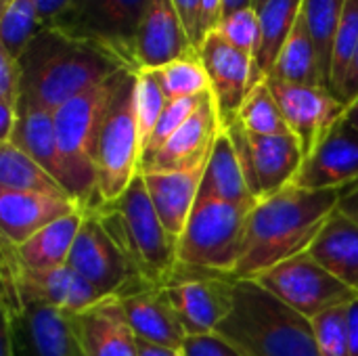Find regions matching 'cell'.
Instances as JSON below:
<instances>
[{
	"label": "cell",
	"mask_w": 358,
	"mask_h": 356,
	"mask_svg": "<svg viewBox=\"0 0 358 356\" xmlns=\"http://www.w3.org/2000/svg\"><path fill=\"white\" fill-rule=\"evenodd\" d=\"M256 204L197 199L176 243L178 264L235 277L243 252L248 218Z\"/></svg>",
	"instance_id": "6"
},
{
	"label": "cell",
	"mask_w": 358,
	"mask_h": 356,
	"mask_svg": "<svg viewBox=\"0 0 358 356\" xmlns=\"http://www.w3.org/2000/svg\"><path fill=\"white\" fill-rule=\"evenodd\" d=\"M358 48V0H344L342 19L338 25L334 57H331V92L338 97L344 84V78L350 69Z\"/></svg>",
	"instance_id": "35"
},
{
	"label": "cell",
	"mask_w": 358,
	"mask_h": 356,
	"mask_svg": "<svg viewBox=\"0 0 358 356\" xmlns=\"http://www.w3.org/2000/svg\"><path fill=\"white\" fill-rule=\"evenodd\" d=\"M342 120L348 122V124H352L355 128H358V94L346 105V109L342 113Z\"/></svg>",
	"instance_id": "49"
},
{
	"label": "cell",
	"mask_w": 358,
	"mask_h": 356,
	"mask_svg": "<svg viewBox=\"0 0 358 356\" xmlns=\"http://www.w3.org/2000/svg\"><path fill=\"white\" fill-rule=\"evenodd\" d=\"M8 143H15L31 159H36L46 172H50L63 185V159L57 141L55 113L21 99L19 101V122L15 134Z\"/></svg>",
	"instance_id": "27"
},
{
	"label": "cell",
	"mask_w": 358,
	"mask_h": 356,
	"mask_svg": "<svg viewBox=\"0 0 358 356\" xmlns=\"http://www.w3.org/2000/svg\"><path fill=\"white\" fill-rule=\"evenodd\" d=\"M21 101V67L15 57H10L0 46V103L19 107Z\"/></svg>",
	"instance_id": "40"
},
{
	"label": "cell",
	"mask_w": 358,
	"mask_h": 356,
	"mask_svg": "<svg viewBox=\"0 0 358 356\" xmlns=\"http://www.w3.org/2000/svg\"><path fill=\"white\" fill-rule=\"evenodd\" d=\"M357 94H358V48H357L355 59H352V63H350V69H348V73H346V78H344V84H342V88H340L338 99H340L344 105H348Z\"/></svg>",
	"instance_id": "45"
},
{
	"label": "cell",
	"mask_w": 358,
	"mask_h": 356,
	"mask_svg": "<svg viewBox=\"0 0 358 356\" xmlns=\"http://www.w3.org/2000/svg\"><path fill=\"white\" fill-rule=\"evenodd\" d=\"M224 17V0H203L201 4V36L214 31Z\"/></svg>",
	"instance_id": "43"
},
{
	"label": "cell",
	"mask_w": 358,
	"mask_h": 356,
	"mask_svg": "<svg viewBox=\"0 0 358 356\" xmlns=\"http://www.w3.org/2000/svg\"><path fill=\"white\" fill-rule=\"evenodd\" d=\"M350 356H358V300L350 306Z\"/></svg>",
	"instance_id": "48"
},
{
	"label": "cell",
	"mask_w": 358,
	"mask_h": 356,
	"mask_svg": "<svg viewBox=\"0 0 358 356\" xmlns=\"http://www.w3.org/2000/svg\"><path fill=\"white\" fill-rule=\"evenodd\" d=\"M210 97V92H206V94H199V97H189V99H178V101H168V105H166V109H164V113H162V118H159V122H157V126H155V130H153V134H151V138L147 141V145H145V149H143V159H141V166L147 162V159H151L157 151H159V147L199 109V105L206 101Z\"/></svg>",
	"instance_id": "39"
},
{
	"label": "cell",
	"mask_w": 358,
	"mask_h": 356,
	"mask_svg": "<svg viewBox=\"0 0 358 356\" xmlns=\"http://www.w3.org/2000/svg\"><path fill=\"white\" fill-rule=\"evenodd\" d=\"M216 31L235 48L256 59L260 40H262V27H260V17H258L256 6H245V8L224 15Z\"/></svg>",
	"instance_id": "38"
},
{
	"label": "cell",
	"mask_w": 358,
	"mask_h": 356,
	"mask_svg": "<svg viewBox=\"0 0 358 356\" xmlns=\"http://www.w3.org/2000/svg\"><path fill=\"white\" fill-rule=\"evenodd\" d=\"M2 264L13 273L17 294L21 304H46L59 308L67 315H80L94 304L107 300L96 287H92L82 275H78L69 264L46 271V273H29L15 264L8 250L2 245Z\"/></svg>",
	"instance_id": "15"
},
{
	"label": "cell",
	"mask_w": 358,
	"mask_h": 356,
	"mask_svg": "<svg viewBox=\"0 0 358 356\" xmlns=\"http://www.w3.org/2000/svg\"><path fill=\"white\" fill-rule=\"evenodd\" d=\"M76 212H82V206L71 197L0 191L2 241L21 245L42 229Z\"/></svg>",
	"instance_id": "20"
},
{
	"label": "cell",
	"mask_w": 358,
	"mask_h": 356,
	"mask_svg": "<svg viewBox=\"0 0 358 356\" xmlns=\"http://www.w3.org/2000/svg\"><path fill=\"white\" fill-rule=\"evenodd\" d=\"M166 105H168V99L162 90L155 73L153 71H136V115H138L143 149H145L147 141L151 138Z\"/></svg>",
	"instance_id": "37"
},
{
	"label": "cell",
	"mask_w": 358,
	"mask_h": 356,
	"mask_svg": "<svg viewBox=\"0 0 358 356\" xmlns=\"http://www.w3.org/2000/svg\"><path fill=\"white\" fill-rule=\"evenodd\" d=\"M237 279L233 275L176 264L166 294L187 336H208L229 317Z\"/></svg>",
	"instance_id": "12"
},
{
	"label": "cell",
	"mask_w": 358,
	"mask_h": 356,
	"mask_svg": "<svg viewBox=\"0 0 358 356\" xmlns=\"http://www.w3.org/2000/svg\"><path fill=\"white\" fill-rule=\"evenodd\" d=\"M126 319L138 340L182 350L187 332L164 287H149L122 300Z\"/></svg>",
	"instance_id": "23"
},
{
	"label": "cell",
	"mask_w": 358,
	"mask_h": 356,
	"mask_svg": "<svg viewBox=\"0 0 358 356\" xmlns=\"http://www.w3.org/2000/svg\"><path fill=\"white\" fill-rule=\"evenodd\" d=\"M342 191H310L292 183L279 193L260 199L248 218L235 279H256L273 266L308 252L338 210Z\"/></svg>",
	"instance_id": "1"
},
{
	"label": "cell",
	"mask_w": 358,
	"mask_h": 356,
	"mask_svg": "<svg viewBox=\"0 0 358 356\" xmlns=\"http://www.w3.org/2000/svg\"><path fill=\"white\" fill-rule=\"evenodd\" d=\"M268 78L289 82V84L327 88L323 69H321L319 50H317V44L313 40V34L308 29V23H306L302 10L298 15V21L294 25L292 34L287 36Z\"/></svg>",
	"instance_id": "28"
},
{
	"label": "cell",
	"mask_w": 358,
	"mask_h": 356,
	"mask_svg": "<svg viewBox=\"0 0 358 356\" xmlns=\"http://www.w3.org/2000/svg\"><path fill=\"white\" fill-rule=\"evenodd\" d=\"M153 73L159 80V86L168 101L189 99L210 92V78L197 52L172 61L166 67L153 69Z\"/></svg>",
	"instance_id": "33"
},
{
	"label": "cell",
	"mask_w": 358,
	"mask_h": 356,
	"mask_svg": "<svg viewBox=\"0 0 358 356\" xmlns=\"http://www.w3.org/2000/svg\"><path fill=\"white\" fill-rule=\"evenodd\" d=\"M220 130L222 122L210 92V97L199 105V109L159 147V151L151 159L141 166V174L180 172L206 164Z\"/></svg>",
	"instance_id": "18"
},
{
	"label": "cell",
	"mask_w": 358,
	"mask_h": 356,
	"mask_svg": "<svg viewBox=\"0 0 358 356\" xmlns=\"http://www.w3.org/2000/svg\"><path fill=\"white\" fill-rule=\"evenodd\" d=\"M143 138L136 115V71H128L103 122L94 166L99 204L120 199L141 174Z\"/></svg>",
	"instance_id": "7"
},
{
	"label": "cell",
	"mask_w": 358,
	"mask_h": 356,
	"mask_svg": "<svg viewBox=\"0 0 358 356\" xmlns=\"http://www.w3.org/2000/svg\"><path fill=\"white\" fill-rule=\"evenodd\" d=\"M342 10H344V0H302V13L313 34V40L317 44L327 88L331 84L334 42H336L338 25L342 19Z\"/></svg>",
	"instance_id": "31"
},
{
	"label": "cell",
	"mask_w": 358,
	"mask_h": 356,
	"mask_svg": "<svg viewBox=\"0 0 358 356\" xmlns=\"http://www.w3.org/2000/svg\"><path fill=\"white\" fill-rule=\"evenodd\" d=\"M256 10L262 27L256 67L264 78H268L287 36L292 34L298 21V15L302 10V0H264L262 4L256 6Z\"/></svg>",
	"instance_id": "30"
},
{
	"label": "cell",
	"mask_w": 358,
	"mask_h": 356,
	"mask_svg": "<svg viewBox=\"0 0 358 356\" xmlns=\"http://www.w3.org/2000/svg\"><path fill=\"white\" fill-rule=\"evenodd\" d=\"M73 323L86 356H138V338L120 298H107L73 315Z\"/></svg>",
	"instance_id": "21"
},
{
	"label": "cell",
	"mask_w": 358,
	"mask_h": 356,
	"mask_svg": "<svg viewBox=\"0 0 358 356\" xmlns=\"http://www.w3.org/2000/svg\"><path fill=\"white\" fill-rule=\"evenodd\" d=\"M0 191L71 197L50 172L15 143H0Z\"/></svg>",
	"instance_id": "29"
},
{
	"label": "cell",
	"mask_w": 358,
	"mask_h": 356,
	"mask_svg": "<svg viewBox=\"0 0 358 356\" xmlns=\"http://www.w3.org/2000/svg\"><path fill=\"white\" fill-rule=\"evenodd\" d=\"M264 0H254V6H258V4H262Z\"/></svg>",
	"instance_id": "52"
},
{
	"label": "cell",
	"mask_w": 358,
	"mask_h": 356,
	"mask_svg": "<svg viewBox=\"0 0 358 356\" xmlns=\"http://www.w3.org/2000/svg\"><path fill=\"white\" fill-rule=\"evenodd\" d=\"M185 356H243L235 346H231L227 340H222L216 334L208 336H189L185 346Z\"/></svg>",
	"instance_id": "41"
},
{
	"label": "cell",
	"mask_w": 358,
	"mask_h": 356,
	"mask_svg": "<svg viewBox=\"0 0 358 356\" xmlns=\"http://www.w3.org/2000/svg\"><path fill=\"white\" fill-rule=\"evenodd\" d=\"M149 0H71L46 27L107 50L134 67L136 31Z\"/></svg>",
	"instance_id": "8"
},
{
	"label": "cell",
	"mask_w": 358,
	"mask_h": 356,
	"mask_svg": "<svg viewBox=\"0 0 358 356\" xmlns=\"http://www.w3.org/2000/svg\"><path fill=\"white\" fill-rule=\"evenodd\" d=\"M252 281L310 321L325 311L358 300L355 290L336 279L308 252L273 266Z\"/></svg>",
	"instance_id": "9"
},
{
	"label": "cell",
	"mask_w": 358,
	"mask_h": 356,
	"mask_svg": "<svg viewBox=\"0 0 358 356\" xmlns=\"http://www.w3.org/2000/svg\"><path fill=\"white\" fill-rule=\"evenodd\" d=\"M308 254L336 279L358 294V225L342 212H334Z\"/></svg>",
	"instance_id": "26"
},
{
	"label": "cell",
	"mask_w": 358,
	"mask_h": 356,
	"mask_svg": "<svg viewBox=\"0 0 358 356\" xmlns=\"http://www.w3.org/2000/svg\"><path fill=\"white\" fill-rule=\"evenodd\" d=\"M195 52L174 2L149 0L134 42L136 71H153Z\"/></svg>",
	"instance_id": "16"
},
{
	"label": "cell",
	"mask_w": 358,
	"mask_h": 356,
	"mask_svg": "<svg viewBox=\"0 0 358 356\" xmlns=\"http://www.w3.org/2000/svg\"><path fill=\"white\" fill-rule=\"evenodd\" d=\"M266 84L275 94L279 109L292 134L298 138L306 159L325 136V132L342 118L346 105L329 88L323 86L289 84L275 78H266Z\"/></svg>",
	"instance_id": "14"
},
{
	"label": "cell",
	"mask_w": 358,
	"mask_h": 356,
	"mask_svg": "<svg viewBox=\"0 0 358 356\" xmlns=\"http://www.w3.org/2000/svg\"><path fill=\"white\" fill-rule=\"evenodd\" d=\"M10 2H13V0H0V8H4V6L10 4Z\"/></svg>",
	"instance_id": "51"
},
{
	"label": "cell",
	"mask_w": 358,
	"mask_h": 356,
	"mask_svg": "<svg viewBox=\"0 0 358 356\" xmlns=\"http://www.w3.org/2000/svg\"><path fill=\"white\" fill-rule=\"evenodd\" d=\"M350 306H336L313 319L321 356H350Z\"/></svg>",
	"instance_id": "36"
},
{
	"label": "cell",
	"mask_w": 358,
	"mask_h": 356,
	"mask_svg": "<svg viewBox=\"0 0 358 356\" xmlns=\"http://www.w3.org/2000/svg\"><path fill=\"white\" fill-rule=\"evenodd\" d=\"M214 334L243 356H321L313 321L252 279H237L233 308Z\"/></svg>",
	"instance_id": "3"
},
{
	"label": "cell",
	"mask_w": 358,
	"mask_h": 356,
	"mask_svg": "<svg viewBox=\"0 0 358 356\" xmlns=\"http://www.w3.org/2000/svg\"><path fill=\"white\" fill-rule=\"evenodd\" d=\"M92 212L120 245L138 279L147 287H168L178 264L176 239L162 225L143 174L132 180L120 199L99 204Z\"/></svg>",
	"instance_id": "4"
},
{
	"label": "cell",
	"mask_w": 358,
	"mask_h": 356,
	"mask_svg": "<svg viewBox=\"0 0 358 356\" xmlns=\"http://www.w3.org/2000/svg\"><path fill=\"white\" fill-rule=\"evenodd\" d=\"M245 6H254V0H224V15L235 13Z\"/></svg>",
	"instance_id": "50"
},
{
	"label": "cell",
	"mask_w": 358,
	"mask_h": 356,
	"mask_svg": "<svg viewBox=\"0 0 358 356\" xmlns=\"http://www.w3.org/2000/svg\"><path fill=\"white\" fill-rule=\"evenodd\" d=\"M36 2V8H38V15H40V21L42 25L46 27L71 0H34Z\"/></svg>",
	"instance_id": "46"
},
{
	"label": "cell",
	"mask_w": 358,
	"mask_h": 356,
	"mask_svg": "<svg viewBox=\"0 0 358 356\" xmlns=\"http://www.w3.org/2000/svg\"><path fill=\"white\" fill-rule=\"evenodd\" d=\"M17 61L21 99L52 113L88 88L130 69L107 50L71 40L52 27H42Z\"/></svg>",
	"instance_id": "2"
},
{
	"label": "cell",
	"mask_w": 358,
	"mask_h": 356,
	"mask_svg": "<svg viewBox=\"0 0 358 356\" xmlns=\"http://www.w3.org/2000/svg\"><path fill=\"white\" fill-rule=\"evenodd\" d=\"M0 19V46L15 59L27 48L36 34L44 27L34 0H13L6 4Z\"/></svg>",
	"instance_id": "34"
},
{
	"label": "cell",
	"mask_w": 358,
	"mask_h": 356,
	"mask_svg": "<svg viewBox=\"0 0 358 356\" xmlns=\"http://www.w3.org/2000/svg\"><path fill=\"white\" fill-rule=\"evenodd\" d=\"M138 356H185L182 350H174V348H166V346H157L145 340H138Z\"/></svg>",
	"instance_id": "47"
},
{
	"label": "cell",
	"mask_w": 358,
	"mask_h": 356,
	"mask_svg": "<svg viewBox=\"0 0 358 356\" xmlns=\"http://www.w3.org/2000/svg\"><path fill=\"white\" fill-rule=\"evenodd\" d=\"M178 15H180V21L193 42L195 48H199L203 36H201V4L203 0H172Z\"/></svg>",
	"instance_id": "42"
},
{
	"label": "cell",
	"mask_w": 358,
	"mask_h": 356,
	"mask_svg": "<svg viewBox=\"0 0 358 356\" xmlns=\"http://www.w3.org/2000/svg\"><path fill=\"white\" fill-rule=\"evenodd\" d=\"M82 218L84 210L52 222L50 227L42 229L21 245H10L6 241H2V245L8 250L17 266L29 273H46L65 266L76 235L80 231Z\"/></svg>",
	"instance_id": "24"
},
{
	"label": "cell",
	"mask_w": 358,
	"mask_h": 356,
	"mask_svg": "<svg viewBox=\"0 0 358 356\" xmlns=\"http://www.w3.org/2000/svg\"><path fill=\"white\" fill-rule=\"evenodd\" d=\"M128 71L132 69H124L113 78L88 88L55 111L57 141L65 172L63 187L82 206V210H92L99 206L94 166L99 134Z\"/></svg>",
	"instance_id": "5"
},
{
	"label": "cell",
	"mask_w": 358,
	"mask_h": 356,
	"mask_svg": "<svg viewBox=\"0 0 358 356\" xmlns=\"http://www.w3.org/2000/svg\"><path fill=\"white\" fill-rule=\"evenodd\" d=\"M203 170H206V164L191 168V170H180V172H145L143 174L153 208L162 225L170 233V237L176 239V243L197 204Z\"/></svg>",
	"instance_id": "22"
},
{
	"label": "cell",
	"mask_w": 358,
	"mask_h": 356,
	"mask_svg": "<svg viewBox=\"0 0 358 356\" xmlns=\"http://www.w3.org/2000/svg\"><path fill=\"white\" fill-rule=\"evenodd\" d=\"M358 180V128L342 118L304 159L294 185L310 191L344 189Z\"/></svg>",
	"instance_id": "17"
},
{
	"label": "cell",
	"mask_w": 358,
	"mask_h": 356,
	"mask_svg": "<svg viewBox=\"0 0 358 356\" xmlns=\"http://www.w3.org/2000/svg\"><path fill=\"white\" fill-rule=\"evenodd\" d=\"M222 128H227L233 138V145L245 170L250 191L258 201L279 193L294 183L304 164V151L294 134H250L239 124V120Z\"/></svg>",
	"instance_id": "11"
},
{
	"label": "cell",
	"mask_w": 358,
	"mask_h": 356,
	"mask_svg": "<svg viewBox=\"0 0 358 356\" xmlns=\"http://www.w3.org/2000/svg\"><path fill=\"white\" fill-rule=\"evenodd\" d=\"M338 212H342L346 218H350L355 225H358V180L344 187L340 204H338Z\"/></svg>",
	"instance_id": "44"
},
{
	"label": "cell",
	"mask_w": 358,
	"mask_h": 356,
	"mask_svg": "<svg viewBox=\"0 0 358 356\" xmlns=\"http://www.w3.org/2000/svg\"><path fill=\"white\" fill-rule=\"evenodd\" d=\"M197 55L208 71L210 92L220 122L227 126L237 120V113L250 90L266 78L258 71L254 57L235 48L216 29L203 36Z\"/></svg>",
	"instance_id": "13"
},
{
	"label": "cell",
	"mask_w": 358,
	"mask_h": 356,
	"mask_svg": "<svg viewBox=\"0 0 358 356\" xmlns=\"http://www.w3.org/2000/svg\"><path fill=\"white\" fill-rule=\"evenodd\" d=\"M197 199H220V201H231V204H256L258 201L250 191L243 164L237 155V149L227 128L218 132L212 145Z\"/></svg>",
	"instance_id": "25"
},
{
	"label": "cell",
	"mask_w": 358,
	"mask_h": 356,
	"mask_svg": "<svg viewBox=\"0 0 358 356\" xmlns=\"http://www.w3.org/2000/svg\"><path fill=\"white\" fill-rule=\"evenodd\" d=\"M237 120L250 134H258V136L292 134L266 80H262L250 90L237 113Z\"/></svg>",
	"instance_id": "32"
},
{
	"label": "cell",
	"mask_w": 358,
	"mask_h": 356,
	"mask_svg": "<svg viewBox=\"0 0 358 356\" xmlns=\"http://www.w3.org/2000/svg\"><path fill=\"white\" fill-rule=\"evenodd\" d=\"M67 264L107 298L124 300L149 290L92 210H84Z\"/></svg>",
	"instance_id": "10"
},
{
	"label": "cell",
	"mask_w": 358,
	"mask_h": 356,
	"mask_svg": "<svg viewBox=\"0 0 358 356\" xmlns=\"http://www.w3.org/2000/svg\"><path fill=\"white\" fill-rule=\"evenodd\" d=\"M4 319L10 321L15 334L23 338L21 344L27 356H86L73 315L31 302L23 306L17 319Z\"/></svg>",
	"instance_id": "19"
}]
</instances>
